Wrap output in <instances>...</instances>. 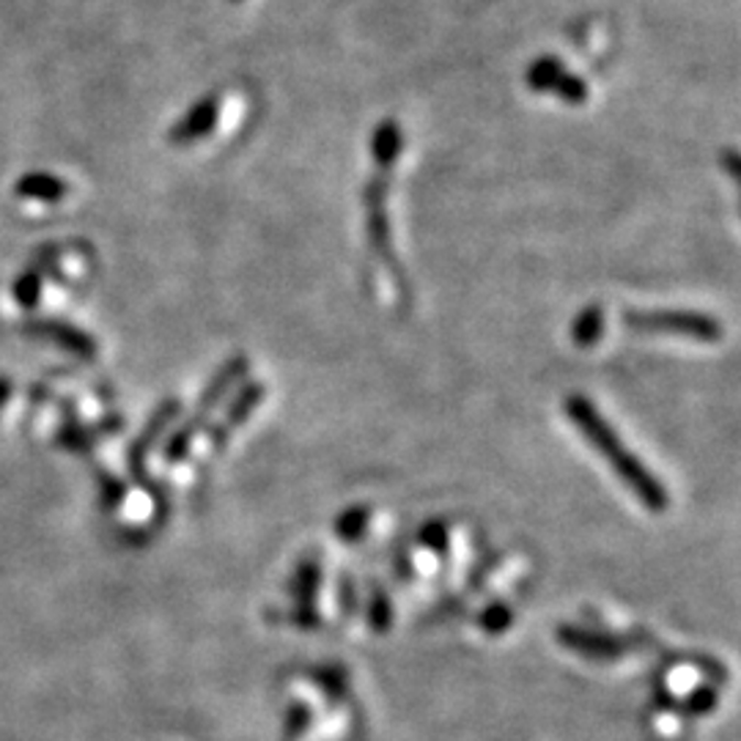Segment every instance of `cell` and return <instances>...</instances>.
Instances as JSON below:
<instances>
[{"mask_svg": "<svg viewBox=\"0 0 741 741\" xmlns=\"http://www.w3.org/2000/svg\"><path fill=\"white\" fill-rule=\"evenodd\" d=\"M420 541H423L429 549H434V552H445L448 549L445 525H442V522H431V525H426L423 530H420Z\"/></svg>", "mask_w": 741, "mask_h": 741, "instance_id": "18", "label": "cell"}, {"mask_svg": "<svg viewBox=\"0 0 741 741\" xmlns=\"http://www.w3.org/2000/svg\"><path fill=\"white\" fill-rule=\"evenodd\" d=\"M368 516H370L368 508L344 511V514L339 516V522H335V533H339L341 541H357V538L366 533Z\"/></svg>", "mask_w": 741, "mask_h": 741, "instance_id": "13", "label": "cell"}, {"mask_svg": "<svg viewBox=\"0 0 741 741\" xmlns=\"http://www.w3.org/2000/svg\"><path fill=\"white\" fill-rule=\"evenodd\" d=\"M217 116H221V99L217 97L201 99V103L176 124V129L171 132V140L173 143L184 146V143H193V140L204 138V135H210L212 129L217 127Z\"/></svg>", "mask_w": 741, "mask_h": 741, "instance_id": "8", "label": "cell"}, {"mask_svg": "<svg viewBox=\"0 0 741 741\" xmlns=\"http://www.w3.org/2000/svg\"><path fill=\"white\" fill-rule=\"evenodd\" d=\"M387 173L379 168L374 179L366 184L363 193V204H366V234L374 253L387 269L396 272V253H393V234H390V217H387Z\"/></svg>", "mask_w": 741, "mask_h": 741, "instance_id": "4", "label": "cell"}, {"mask_svg": "<svg viewBox=\"0 0 741 741\" xmlns=\"http://www.w3.org/2000/svg\"><path fill=\"white\" fill-rule=\"evenodd\" d=\"M623 324L637 333L684 335V339L700 341V344H717L722 339V324L709 313L698 311H673V308H656V311H626Z\"/></svg>", "mask_w": 741, "mask_h": 741, "instance_id": "2", "label": "cell"}, {"mask_svg": "<svg viewBox=\"0 0 741 741\" xmlns=\"http://www.w3.org/2000/svg\"><path fill=\"white\" fill-rule=\"evenodd\" d=\"M602 333H604V313L599 305H588L586 311H580L574 327H571V339H574V344L580 346V350L597 346Z\"/></svg>", "mask_w": 741, "mask_h": 741, "instance_id": "11", "label": "cell"}, {"mask_svg": "<svg viewBox=\"0 0 741 741\" xmlns=\"http://www.w3.org/2000/svg\"><path fill=\"white\" fill-rule=\"evenodd\" d=\"M264 396H267V390H264L261 382H258V385H256V382L245 385L243 390H239V396L234 398L232 407H228L226 420H223L221 426H215V429H212V448H221L223 442H226L228 437H232L234 426H243L245 420L250 418L253 412H256L258 404L264 401Z\"/></svg>", "mask_w": 741, "mask_h": 741, "instance_id": "7", "label": "cell"}, {"mask_svg": "<svg viewBox=\"0 0 741 741\" xmlns=\"http://www.w3.org/2000/svg\"><path fill=\"white\" fill-rule=\"evenodd\" d=\"M401 149H404L401 127H398L396 119H385L374 129V140H370V151H374L376 165L385 168V171H393Z\"/></svg>", "mask_w": 741, "mask_h": 741, "instance_id": "9", "label": "cell"}, {"mask_svg": "<svg viewBox=\"0 0 741 741\" xmlns=\"http://www.w3.org/2000/svg\"><path fill=\"white\" fill-rule=\"evenodd\" d=\"M311 706L308 704H291L289 711H286V720H283V733L289 741H297L302 737V733L311 728Z\"/></svg>", "mask_w": 741, "mask_h": 741, "instance_id": "14", "label": "cell"}, {"mask_svg": "<svg viewBox=\"0 0 741 741\" xmlns=\"http://www.w3.org/2000/svg\"><path fill=\"white\" fill-rule=\"evenodd\" d=\"M717 706V692L711 687H700L698 692H692V698L687 700L689 715H709Z\"/></svg>", "mask_w": 741, "mask_h": 741, "instance_id": "19", "label": "cell"}, {"mask_svg": "<svg viewBox=\"0 0 741 741\" xmlns=\"http://www.w3.org/2000/svg\"><path fill=\"white\" fill-rule=\"evenodd\" d=\"M566 412L574 420L580 434L597 448L599 457L613 468L615 479L637 497V503L643 508L654 511V514H662V511L670 508V494H667L665 484L623 445L618 431L602 418L597 404L588 401L586 396H569L566 398Z\"/></svg>", "mask_w": 741, "mask_h": 741, "instance_id": "1", "label": "cell"}, {"mask_svg": "<svg viewBox=\"0 0 741 741\" xmlns=\"http://www.w3.org/2000/svg\"><path fill=\"white\" fill-rule=\"evenodd\" d=\"M552 94H558L560 103L574 105V108H580V105L588 103V94H591V88H588V83L582 80L580 75H574V72L566 69L563 77H560L558 86H555Z\"/></svg>", "mask_w": 741, "mask_h": 741, "instance_id": "12", "label": "cell"}, {"mask_svg": "<svg viewBox=\"0 0 741 741\" xmlns=\"http://www.w3.org/2000/svg\"><path fill=\"white\" fill-rule=\"evenodd\" d=\"M563 72H566L563 61L555 58V55H541V58H536L530 66H527L525 83L530 92L552 94L558 80L563 77Z\"/></svg>", "mask_w": 741, "mask_h": 741, "instance_id": "10", "label": "cell"}, {"mask_svg": "<svg viewBox=\"0 0 741 741\" xmlns=\"http://www.w3.org/2000/svg\"><path fill=\"white\" fill-rule=\"evenodd\" d=\"M511 621H514V613H511L505 604H492V608L481 615V629L490 634H503L508 632Z\"/></svg>", "mask_w": 741, "mask_h": 741, "instance_id": "17", "label": "cell"}, {"mask_svg": "<svg viewBox=\"0 0 741 741\" xmlns=\"http://www.w3.org/2000/svg\"><path fill=\"white\" fill-rule=\"evenodd\" d=\"M319 588H322V569H319L316 560H305L297 569L294 582H291V591L297 597V623L302 629H316L319 626V613L313 610V599H316Z\"/></svg>", "mask_w": 741, "mask_h": 741, "instance_id": "6", "label": "cell"}, {"mask_svg": "<svg viewBox=\"0 0 741 741\" xmlns=\"http://www.w3.org/2000/svg\"><path fill=\"white\" fill-rule=\"evenodd\" d=\"M341 608H344V613H355V588H352V580L350 577H344V582H341Z\"/></svg>", "mask_w": 741, "mask_h": 741, "instance_id": "20", "label": "cell"}, {"mask_svg": "<svg viewBox=\"0 0 741 741\" xmlns=\"http://www.w3.org/2000/svg\"><path fill=\"white\" fill-rule=\"evenodd\" d=\"M245 374H247V357H234V361H228L226 366L221 368V374H217L215 379H212V385L206 387L204 398H201V404H198V409H195L193 418H190L187 423H184V429L179 431L176 437H171V442H168V451H165L168 462H179V459L187 457L190 442H193V437L198 434L201 426L206 423L212 409H217L221 398L226 396V393L232 390V387L237 385Z\"/></svg>", "mask_w": 741, "mask_h": 741, "instance_id": "3", "label": "cell"}, {"mask_svg": "<svg viewBox=\"0 0 741 741\" xmlns=\"http://www.w3.org/2000/svg\"><path fill=\"white\" fill-rule=\"evenodd\" d=\"M368 621H370V629H374L376 634H385L387 629H390V623H393L390 599H387V597H385V591H379V588H376L374 597H370V604H368Z\"/></svg>", "mask_w": 741, "mask_h": 741, "instance_id": "15", "label": "cell"}, {"mask_svg": "<svg viewBox=\"0 0 741 741\" xmlns=\"http://www.w3.org/2000/svg\"><path fill=\"white\" fill-rule=\"evenodd\" d=\"M560 645H566L574 654L586 656L591 662H615L626 654V643L613 637V634L591 632V629H574V626H558Z\"/></svg>", "mask_w": 741, "mask_h": 741, "instance_id": "5", "label": "cell"}, {"mask_svg": "<svg viewBox=\"0 0 741 741\" xmlns=\"http://www.w3.org/2000/svg\"><path fill=\"white\" fill-rule=\"evenodd\" d=\"M311 678L333 700H344L346 698V681H350V678H346L344 670H313Z\"/></svg>", "mask_w": 741, "mask_h": 741, "instance_id": "16", "label": "cell"}, {"mask_svg": "<svg viewBox=\"0 0 741 741\" xmlns=\"http://www.w3.org/2000/svg\"><path fill=\"white\" fill-rule=\"evenodd\" d=\"M232 3H239V0H232Z\"/></svg>", "mask_w": 741, "mask_h": 741, "instance_id": "21", "label": "cell"}]
</instances>
